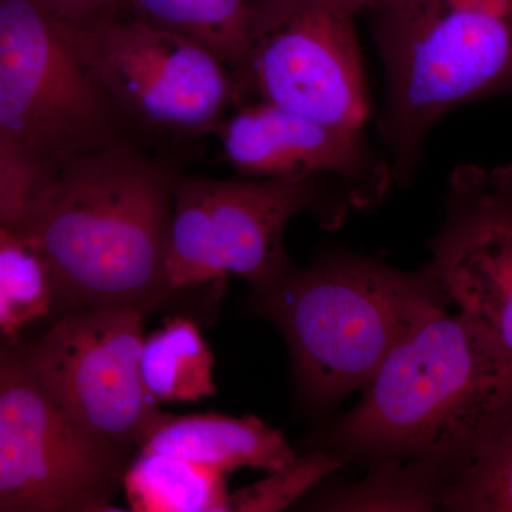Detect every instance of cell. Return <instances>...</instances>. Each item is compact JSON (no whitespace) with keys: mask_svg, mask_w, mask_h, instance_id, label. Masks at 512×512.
Masks as SVG:
<instances>
[{"mask_svg":"<svg viewBox=\"0 0 512 512\" xmlns=\"http://www.w3.org/2000/svg\"><path fill=\"white\" fill-rule=\"evenodd\" d=\"M175 181L121 143L57 168L13 229L45 262L55 308L146 315L173 295L165 256Z\"/></svg>","mask_w":512,"mask_h":512,"instance_id":"2","label":"cell"},{"mask_svg":"<svg viewBox=\"0 0 512 512\" xmlns=\"http://www.w3.org/2000/svg\"><path fill=\"white\" fill-rule=\"evenodd\" d=\"M143 318L127 308L72 309L22 352L74 420L126 453L160 413L141 379Z\"/></svg>","mask_w":512,"mask_h":512,"instance_id":"9","label":"cell"},{"mask_svg":"<svg viewBox=\"0 0 512 512\" xmlns=\"http://www.w3.org/2000/svg\"><path fill=\"white\" fill-rule=\"evenodd\" d=\"M126 454L74 420L22 352L0 349V512L110 511Z\"/></svg>","mask_w":512,"mask_h":512,"instance_id":"7","label":"cell"},{"mask_svg":"<svg viewBox=\"0 0 512 512\" xmlns=\"http://www.w3.org/2000/svg\"><path fill=\"white\" fill-rule=\"evenodd\" d=\"M340 2L357 15L365 9L370 12H380V10L399 8L407 0H340Z\"/></svg>","mask_w":512,"mask_h":512,"instance_id":"22","label":"cell"},{"mask_svg":"<svg viewBox=\"0 0 512 512\" xmlns=\"http://www.w3.org/2000/svg\"><path fill=\"white\" fill-rule=\"evenodd\" d=\"M429 248L448 301L512 365V164L456 168Z\"/></svg>","mask_w":512,"mask_h":512,"instance_id":"11","label":"cell"},{"mask_svg":"<svg viewBox=\"0 0 512 512\" xmlns=\"http://www.w3.org/2000/svg\"><path fill=\"white\" fill-rule=\"evenodd\" d=\"M330 433L328 453L370 461L359 507L426 510L512 414V365L460 313L407 333Z\"/></svg>","mask_w":512,"mask_h":512,"instance_id":"1","label":"cell"},{"mask_svg":"<svg viewBox=\"0 0 512 512\" xmlns=\"http://www.w3.org/2000/svg\"><path fill=\"white\" fill-rule=\"evenodd\" d=\"M375 202L335 175L175 181L165 272L174 291L232 274L256 292L293 268L285 251L286 225L311 212L336 228L350 211Z\"/></svg>","mask_w":512,"mask_h":512,"instance_id":"5","label":"cell"},{"mask_svg":"<svg viewBox=\"0 0 512 512\" xmlns=\"http://www.w3.org/2000/svg\"><path fill=\"white\" fill-rule=\"evenodd\" d=\"M214 363L194 320L165 319L163 328L144 338L141 379L158 404L198 402L217 392Z\"/></svg>","mask_w":512,"mask_h":512,"instance_id":"16","label":"cell"},{"mask_svg":"<svg viewBox=\"0 0 512 512\" xmlns=\"http://www.w3.org/2000/svg\"><path fill=\"white\" fill-rule=\"evenodd\" d=\"M356 13L340 0H298L256 23L254 49L239 90L342 130H363L369 90Z\"/></svg>","mask_w":512,"mask_h":512,"instance_id":"10","label":"cell"},{"mask_svg":"<svg viewBox=\"0 0 512 512\" xmlns=\"http://www.w3.org/2000/svg\"><path fill=\"white\" fill-rule=\"evenodd\" d=\"M446 302L430 265L409 274L357 255L291 268L256 292L258 311L284 332L303 384L320 400L365 387L400 340Z\"/></svg>","mask_w":512,"mask_h":512,"instance_id":"4","label":"cell"},{"mask_svg":"<svg viewBox=\"0 0 512 512\" xmlns=\"http://www.w3.org/2000/svg\"><path fill=\"white\" fill-rule=\"evenodd\" d=\"M345 464L326 450L296 456L288 466L272 471L259 483L229 494L228 511L275 512L285 510L319 481Z\"/></svg>","mask_w":512,"mask_h":512,"instance_id":"19","label":"cell"},{"mask_svg":"<svg viewBox=\"0 0 512 512\" xmlns=\"http://www.w3.org/2000/svg\"><path fill=\"white\" fill-rule=\"evenodd\" d=\"M52 177L0 140V229H16Z\"/></svg>","mask_w":512,"mask_h":512,"instance_id":"20","label":"cell"},{"mask_svg":"<svg viewBox=\"0 0 512 512\" xmlns=\"http://www.w3.org/2000/svg\"><path fill=\"white\" fill-rule=\"evenodd\" d=\"M53 309L45 262L18 232L0 229V333L16 340L28 323L45 318Z\"/></svg>","mask_w":512,"mask_h":512,"instance_id":"17","label":"cell"},{"mask_svg":"<svg viewBox=\"0 0 512 512\" xmlns=\"http://www.w3.org/2000/svg\"><path fill=\"white\" fill-rule=\"evenodd\" d=\"M136 18L187 37L207 49L234 76L247 72L254 49L251 0H128Z\"/></svg>","mask_w":512,"mask_h":512,"instance_id":"14","label":"cell"},{"mask_svg":"<svg viewBox=\"0 0 512 512\" xmlns=\"http://www.w3.org/2000/svg\"><path fill=\"white\" fill-rule=\"evenodd\" d=\"M140 450L167 454L228 474L237 468L281 470L298 454L282 431L255 416L218 413H158L141 440Z\"/></svg>","mask_w":512,"mask_h":512,"instance_id":"13","label":"cell"},{"mask_svg":"<svg viewBox=\"0 0 512 512\" xmlns=\"http://www.w3.org/2000/svg\"><path fill=\"white\" fill-rule=\"evenodd\" d=\"M117 110L39 0H0V140L53 175L113 146Z\"/></svg>","mask_w":512,"mask_h":512,"instance_id":"6","label":"cell"},{"mask_svg":"<svg viewBox=\"0 0 512 512\" xmlns=\"http://www.w3.org/2000/svg\"><path fill=\"white\" fill-rule=\"evenodd\" d=\"M437 505L450 511L512 512V414L441 490Z\"/></svg>","mask_w":512,"mask_h":512,"instance_id":"18","label":"cell"},{"mask_svg":"<svg viewBox=\"0 0 512 512\" xmlns=\"http://www.w3.org/2000/svg\"><path fill=\"white\" fill-rule=\"evenodd\" d=\"M384 70L379 133L393 183L410 185L451 111L512 94V0H407L372 12Z\"/></svg>","mask_w":512,"mask_h":512,"instance_id":"3","label":"cell"},{"mask_svg":"<svg viewBox=\"0 0 512 512\" xmlns=\"http://www.w3.org/2000/svg\"><path fill=\"white\" fill-rule=\"evenodd\" d=\"M123 488L136 512H224L225 474L183 458L140 450L127 464Z\"/></svg>","mask_w":512,"mask_h":512,"instance_id":"15","label":"cell"},{"mask_svg":"<svg viewBox=\"0 0 512 512\" xmlns=\"http://www.w3.org/2000/svg\"><path fill=\"white\" fill-rule=\"evenodd\" d=\"M228 163L251 178L335 175L375 205L393 183L389 158L363 130L330 127L266 101L247 104L217 128Z\"/></svg>","mask_w":512,"mask_h":512,"instance_id":"12","label":"cell"},{"mask_svg":"<svg viewBox=\"0 0 512 512\" xmlns=\"http://www.w3.org/2000/svg\"><path fill=\"white\" fill-rule=\"evenodd\" d=\"M72 29V28H70ZM74 46L117 113L178 133L215 131L237 97L207 49L141 19L72 29Z\"/></svg>","mask_w":512,"mask_h":512,"instance_id":"8","label":"cell"},{"mask_svg":"<svg viewBox=\"0 0 512 512\" xmlns=\"http://www.w3.org/2000/svg\"><path fill=\"white\" fill-rule=\"evenodd\" d=\"M295 2L296 0H251L252 10H254V26Z\"/></svg>","mask_w":512,"mask_h":512,"instance_id":"23","label":"cell"},{"mask_svg":"<svg viewBox=\"0 0 512 512\" xmlns=\"http://www.w3.org/2000/svg\"><path fill=\"white\" fill-rule=\"evenodd\" d=\"M56 19L69 28L90 29L116 18L128 0H39Z\"/></svg>","mask_w":512,"mask_h":512,"instance_id":"21","label":"cell"}]
</instances>
